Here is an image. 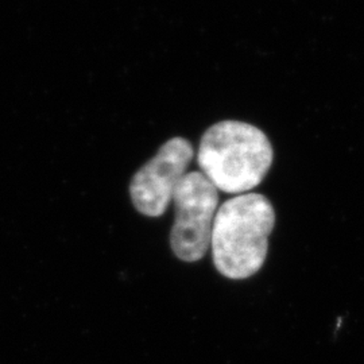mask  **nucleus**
<instances>
[{
  "instance_id": "3",
  "label": "nucleus",
  "mask_w": 364,
  "mask_h": 364,
  "mask_svg": "<svg viewBox=\"0 0 364 364\" xmlns=\"http://www.w3.org/2000/svg\"><path fill=\"white\" fill-rule=\"evenodd\" d=\"M173 203L170 247L178 259L195 263L203 259L210 248L219 191L201 171H188L174 191Z\"/></svg>"
},
{
  "instance_id": "4",
  "label": "nucleus",
  "mask_w": 364,
  "mask_h": 364,
  "mask_svg": "<svg viewBox=\"0 0 364 364\" xmlns=\"http://www.w3.org/2000/svg\"><path fill=\"white\" fill-rule=\"evenodd\" d=\"M193 158V146L182 136L162 144L131 180V201L136 210L147 218L162 216Z\"/></svg>"
},
{
  "instance_id": "1",
  "label": "nucleus",
  "mask_w": 364,
  "mask_h": 364,
  "mask_svg": "<svg viewBox=\"0 0 364 364\" xmlns=\"http://www.w3.org/2000/svg\"><path fill=\"white\" fill-rule=\"evenodd\" d=\"M274 225L275 210L266 196L246 193L227 200L216 212L210 237L216 270L235 281L259 273Z\"/></svg>"
},
{
  "instance_id": "2",
  "label": "nucleus",
  "mask_w": 364,
  "mask_h": 364,
  "mask_svg": "<svg viewBox=\"0 0 364 364\" xmlns=\"http://www.w3.org/2000/svg\"><path fill=\"white\" fill-rule=\"evenodd\" d=\"M273 146L263 131L245 122L223 120L201 136L197 164L218 191L246 195L264 180L273 164Z\"/></svg>"
}]
</instances>
